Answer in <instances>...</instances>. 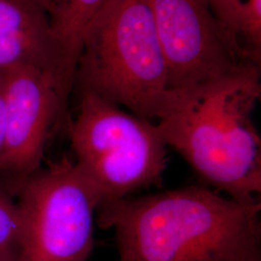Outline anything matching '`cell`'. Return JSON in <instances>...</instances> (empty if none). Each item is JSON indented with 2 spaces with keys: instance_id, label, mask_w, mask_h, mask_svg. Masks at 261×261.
I'll list each match as a JSON object with an SVG mask.
<instances>
[{
  "instance_id": "6da1fadb",
  "label": "cell",
  "mask_w": 261,
  "mask_h": 261,
  "mask_svg": "<svg viewBox=\"0 0 261 261\" xmlns=\"http://www.w3.org/2000/svg\"><path fill=\"white\" fill-rule=\"evenodd\" d=\"M261 202L244 204L188 186L99 205L119 261H261Z\"/></svg>"
},
{
  "instance_id": "7a4b0ae2",
  "label": "cell",
  "mask_w": 261,
  "mask_h": 261,
  "mask_svg": "<svg viewBox=\"0 0 261 261\" xmlns=\"http://www.w3.org/2000/svg\"><path fill=\"white\" fill-rule=\"evenodd\" d=\"M259 66L177 91L158 126L207 186L244 204L260 202L261 139L252 122L260 99Z\"/></svg>"
},
{
  "instance_id": "3957f363",
  "label": "cell",
  "mask_w": 261,
  "mask_h": 261,
  "mask_svg": "<svg viewBox=\"0 0 261 261\" xmlns=\"http://www.w3.org/2000/svg\"><path fill=\"white\" fill-rule=\"evenodd\" d=\"M75 85L150 121L169 112L177 91L148 0H107L84 30Z\"/></svg>"
},
{
  "instance_id": "277c9868",
  "label": "cell",
  "mask_w": 261,
  "mask_h": 261,
  "mask_svg": "<svg viewBox=\"0 0 261 261\" xmlns=\"http://www.w3.org/2000/svg\"><path fill=\"white\" fill-rule=\"evenodd\" d=\"M81 101L67 130L75 164L100 197V205L161 185L168 145L158 124L139 117L96 94Z\"/></svg>"
},
{
  "instance_id": "5b68a950",
  "label": "cell",
  "mask_w": 261,
  "mask_h": 261,
  "mask_svg": "<svg viewBox=\"0 0 261 261\" xmlns=\"http://www.w3.org/2000/svg\"><path fill=\"white\" fill-rule=\"evenodd\" d=\"M18 261H86L93 251L100 197L75 162L63 157L16 186Z\"/></svg>"
},
{
  "instance_id": "8992f818",
  "label": "cell",
  "mask_w": 261,
  "mask_h": 261,
  "mask_svg": "<svg viewBox=\"0 0 261 261\" xmlns=\"http://www.w3.org/2000/svg\"><path fill=\"white\" fill-rule=\"evenodd\" d=\"M168 69L169 90L220 79L247 62L211 0H148ZM249 62V61H248Z\"/></svg>"
},
{
  "instance_id": "52a82bcc",
  "label": "cell",
  "mask_w": 261,
  "mask_h": 261,
  "mask_svg": "<svg viewBox=\"0 0 261 261\" xmlns=\"http://www.w3.org/2000/svg\"><path fill=\"white\" fill-rule=\"evenodd\" d=\"M2 72L5 139L0 173L16 187L41 168L51 135L67 126L69 99L56 76L44 70L17 66Z\"/></svg>"
},
{
  "instance_id": "ba28073f",
  "label": "cell",
  "mask_w": 261,
  "mask_h": 261,
  "mask_svg": "<svg viewBox=\"0 0 261 261\" xmlns=\"http://www.w3.org/2000/svg\"><path fill=\"white\" fill-rule=\"evenodd\" d=\"M107 0H51L47 17L59 48L66 86H75V73L84 30Z\"/></svg>"
},
{
  "instance_id": "9c48e42d",
  "label": "cell",
  "mask_w": 261,
  "mask_h": 261,
  "mask_svg": "<svg viewBox=\"0 0 261 261\" xmlns=\"http://www.w3.org/2000/svg\"><path fill=\"white\" fill-rule=\"evenodd\" d=\"M237 28L245 60L260 65L261 0H239Z\"/></svg>"
},
{
  "instance_id": "30bf717a",
  "label": "cell",
  "mask_w": 261,
  "mask_h": 261,
  "mask_svg": "<svg viewBox=\"0 0 261 261\" xmlns=\"http://www.w3.org/2000/svg\"><path fill=\"white\" fill-rule=\"evenodd\" d=\"M47 19L45 10L24 0H0V38Z\"/></svg>"
},
{
  "instance_id": "8fae6325",
  "label": "cell",
  "mask_w": 261,
  "mask_h": 261,
  "mask_svg": "<svg viewBox=\"0 0 261 261\" xmlns=\"http://www.w3.org/2000/svg\"><path fill=\"white\" fill-rule=\"evenodd\" d=\"M20 221L16 202L0 195V261H18Z\"/></svg>"
},
{
  "instance_id": "7c38bea8",
  "label": "cell",
  "mask_w": 261,
  "mask_h": 261,
  "mask_svg": "<svg viewBox=\"0 0 261 261\" xmlns=\"http://www.w3.org/2000/svg\"><path fill=\"white\" fill-rule=\"evenodd\" d=\"M211 3L218 19L221 20L229 35L239 45L237 28L239 0H211Z\"/></svg>"
},
{
  "instance_id": "4fadbf2b",
  "label": "cell",
  "mask_w": 261,
  "mask_h": 261,
  "mask_svg": "<svg viewBox=\"0 0 261 261\" xmlns=\"http://www.w3.org/2000/svg\"><path fill=\"white\" fill-rule=\"evenodd\" d=\"M24 1L45 10L47 12V11L49 9V6H50V2H51V0H24Z\"/></svg>"
}]
</instances>
